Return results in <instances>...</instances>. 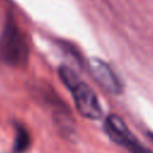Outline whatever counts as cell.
<instances>
[{
	"label": "cell",
	"instance_id": "cell-1",
	"mask_svg": "<svg viewBox=\"0 0 153 153\" xmlns=\"http://www.w3.org/2000/svg\"><path fill=\"white\" fill-rule=\"evenodd\" d=\"M59 74L65 86L71 91L76 110L80 112V115L90 120L100 118L103 110L94 91L87 84H85L73 69L67 66L60 67Z\"/></svg>",
	"mask_w": 153,
	"mask_h": 153
},
{
	"label": "cell",
	"instance_id": "cell-2",
	"mask_svg": "<svg viewBox=\"0 0 153 153\" xmlns=\"http://www.w3.org/2000/svg\"><path fill=\"white\" fill-rule=\"evenodd\" d=\"M27 59L29 47L26 38L19 26L8 18L0 35V62L20 67L27 62Z\"/></svg>",
	"mask_w": 153,
	"mask_h": 153
},
{
	"label": "cell",
	"instance_id": "cell-3",
	"mask_svg": "<svg viewBox=\"0 0 153 153\" xmlns=\"http://www.w3.org/2000/svg\"><path fill=\"white\" fill-rule=\"evenodd\" d=\"M104 129L114 142L122 146L130 153H153V151L148 149L134 136L124 121L117 115H110L106 117Z\"/></svg>",
	"mask_w": 153,
	"mask_h": 153
},
{
	"label": "cell",
	"instance_id": "cell-4",
	"mask_svg": "<svg viewBox=\"0 0 153 153\" xmlns=\"http://www.w3.org/2000/svg\"><path fill=\"white\" fill-rule=\"evenodd\" d=\"M88 69H90L92 78L106 92L111 94L122 93L123 86H122L121 80L118 79L116 73L105 61L98 57H92L88 61Z\"/></svg>",
	"mask_w": 153,
	"mask_h": 153
},
{
	"label": "cell",
	"instance_id": "cell-5",
	"mask_svg": "<svg viewBox=\"0 0 153 153\" xmlns=\"http://www.w3.org/2000/svg\"><path fill=\"white\" fill-rule=\"evenodd\" d=\"M29 146H30V136H29L27 130L23 127H18L17 135H16V141H14L16 153H23L24 151L27 149Z\"/></svg>",
	"mask_w": 153,
	"mask_h": 153
},
{
	"label": "cell",
	"instance_id": "cell-6",
	"mask_svg": "<svg viewBox=\"0 0 153 153\" xmlns=\"http://www.w3.org/2000/svg\"><path fill=\"white\" fill-rule=\"evenodd\" d=\"M147 135H148V136H149V137L153 140V134H152V133H147Z\"/></svg>",
	"mask_w": 153,
	"mask_h": 153
}]
</instances>
